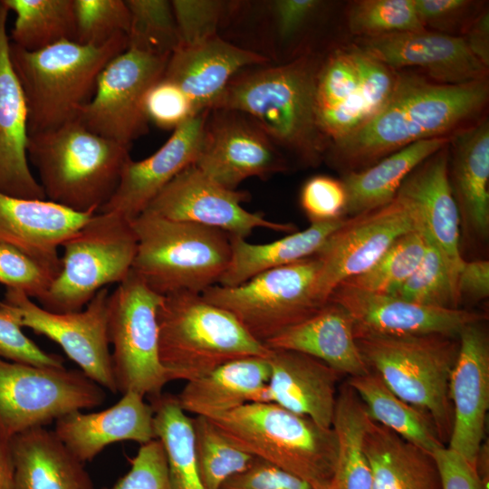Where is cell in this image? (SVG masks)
<instances>
[{
    "instance_id": "cell-1",
    "label": "cell",
    "mask_w": 489,
    "mask_h": 489,
    "mask_svg": "<svg viewBox=\"0 0 489 489\" xmlns=\"http://www.w3.org/2000/svg\"><path fill=\"white\" fill-rule=\"evenodd\" d=\"M489 100L488 79L443 84L398 71L393 93L359 129L330 144L324 160L342 175L362 170L412 143L450 138L477 122Z\"/></svg>"
},
{
    "instance_id": "cell-2",
    "label": "cell",
    "mask_w": 489,
    "mask_h": 489,
    "mask_svg": "<svg viewBox=\"0 0 489 489\" xmlns=\"http://www.w3.org/2000/svg\"><path fill=\"white\" fill-rule=\"evenodd\" d=\"M320 59L303 53L279 65L239 72L211 109L244 113L279 149L289 151L303 166L317 167L329 148L315 109Z\"/></svg>"
},
{
    "instance_id": "cell-3",
    "label": "cell",
    "mask_w": 489,
    "mask_h": 489,
    "mask_svg": "<svg viewBox=\"0 0 489 489\" xmlns=\"http://www.w3.org/2000/svg\"><path fill=\"white\" fill-rule=\"evenodd\" d=\"M127 48L123 34L101 45L66 40L34 52L10 42V61L27 108L28 135L76 120L104 67Z\"/></svg>"
},
{
    "instance_id": "cell-4",
    "label": "cell",
    "mask_w": 489,
    "mask_h": 489,
    "mask_svg": "<svg viewBox=\"0 0 489 489\" xmlns=\"http://www.w3.org/2000/svg\"><path fill=\"white\" fill-rule=\"evenodd\" d=\"M27 157L47 200L79 213H98L115 193L129 147L99 136L77 120L28 135Z\"/></svg>"
},
{
    "instance_id": "cell-5",
    "label": "cell",
    "mask_w": 489,
    "mask_h": 489,
    "mask_svg": "<svg viewBox=\"0 0 489 489\" xmlns=\"http://www.w3.org/2000/svg\"><path fill=\"white\" fill-rule=\"evenodd\" d=\"M209 419L242 450L301 478L312 489L331 487L338 457L332 427L275 403H246Z\"/></svg>"
},
{
    "instance_id": "cell-6",
    "label": "cell",
    "mask_w": 489,
    "mask_h": 489,
    "mask_svg": "<svg viewBox=\"0 0 489 489\" xmlns=\"http://www.w3.org/2000/svg\"><path fill=\"white\" fill-rule=\"evenodd\" d=\"M131 225L137 238L131 270L156 293L202 294L218 284L231 256L227 233L147 211Z\"/></svg>"
},
{
    "instance_id": "cell-7",
    "label": "cell",
    "mask_w": 489,
    "mask_h": 489,
    "mask_svg": "<svg viewBox=\"0 0 489 489\" xmlns=\"http://www.w3.org/2000/svg\"><path fill=\"white\" fill-rule=\"evenodd\" d=\"M157 319L159 359L172 380L187 382L229 361L267 358L271 352L230 312L208 302L202 294L162 296Z\"/></svg>"
},
{
    "instance_id": "cell-8",
    "label": "cell",
    "mask_w": 489,
    "mask_h": 489,
    "mask_svg": "<svg viewBox=\"0 0 489 489\" xmlns=\"http://www.w3.org/2000/svg\"><path fill=\"white\" fill-rule=\"evenodd\" d=\"M354 335L367 368L398 398L427 412L447 446L453 426L449 379L458 355V336Z\"/></svg>"
},
{
    "instance_id": "cell-9",
    "label": "cell",
    "mask_w": 489,
    "mask_h": 489,
    "mask_svg": "<svg viewBox=\"0 0 489 489\" xmlns=\"http://www.w3.org/2000/svg\"><path fill=\"white\" fill-rule=\"evenodd\" d=\"M61 270L41 307L58 313L82 311L106 285L129 274L137 251L131 221L114 213H95L61 245Z\"/></svg>"
},
{
    "instance_id": "cell-10",
    "label": "cell",
    "mask_w": 489,
    "mask_h": 489,
    "mask_svg": "<svg viewBox=\"0 0 489 489\" xmlns=\"http://www.w3.org/2000/svg\"><path fill=\"white\" fill-rule=\"evenodd\" d=\"M162 296L132 270L108 300V337L117 391L149 398L172 381L159 359L157 311Z\"/></svg>"
},
{
    "instance_id": "cell-11",
    "label": "cell",
    "mask_w": 489,
    "mask_h": 489,
    "mask_svg": "<svg viewBox=\"0 0 489 489\" xmlns=\"http://www.w3.org/2000/svg\"><path fill=\"white\" fill-rule=\"evenodd\" d=\"M320 260L313 255L263 272L233 287L216 284L203 298L230 312L256 340L264 344L316 313L313 295Z\"/></svg>"
},
{
    "instance_id": "cell-12",
    "label": "cell",
    "mask_w": 489,
    "mask_h": 489,
    "mask_svg": "<svg viewBox=\"0 0 489 489\" xmlns=\"http://www.w3.org/2000/svg\"><path fill=\"white\" fill-rule=\"evenodd\" d=\"M106 389L81 369L46 368L0 358V431L9 437L101 405Z\"/></svg>"
},
{
    "instance_id": "cell-13",
    "label": "cell",
    "mask_w": 489,
    "mask_h": 489,
    "mask_svg": "<svg viewBox=\"0 0 489 489\" xmlns=\"http://www.w3.org/2000/svg\"><path fill=\"white\" fill-rule=\"evenodd\" d=\"M109 295L108 288H102L82 311L58 313L42 308L21 291L6 288L0 309L22 328L55 341L88 378L117 393L109 349Z\"/></svg>"
},
{
    "instance_id": "cell-14",
    "label": "cell",
    "mask_w": 489,
    "mask_h": 489,
    "mask_svg": "<svg viewBox=\"0 0 489 489\" xmlns=\"http://www.w3.org/2000/svg\"><path fill=\"white\" fill-rule=\"evenodd\" d=\"M169 56L132 48L115 56L99 75L94 94L77 120L99 136L130 147L149 131L144 98L163 77Z\"/></svg>"
},
{
    "instance_id": "cell-15",
    "label": "cell",
    "mask_w": 489,
    "mask_h": 489,
    "mask_svg": "<svg viewBox=\"0 0 489 489\" xmlns=\"http://www.w3.org/2000/svg\"><path fill=\"white\" fill-rule=\"evenodd\" d=\"M413 230L421 231L416 213L398 197L384 206L346 217L315 254L320 260L313 285L316 301L321 305L327 303L340 283L367 271L396 239Z\"/></svg>"
},
{
    "instance_id": "cell-16",
    "label": "cell",
    "mask_w": 489,
    "mask_h": 489,
    "mask_svg": "<svg viewBox=\"0 0 489 489\" xmlns=\"http://www.w3.org/2000/svg\"><path fill=\"white\" fill-rule=\"evenodd\" d=\"M194 165L233 190L249 177L267 178L288 169L280 149L247 115L225 109L209 110Z\"/></svg>"
},
{
    "instance_id": "cell-17",
    "label": "cell",
    "mask_w": 489,
    "mask_h": 489,
    "mask_svg": "<svg viewBox=\"0 0 489 489\" xmlns=\"http://www.w3.org/2000/svg\"><path fill=\"white\" fill-rule=\"evenodd\" d=\"M250 196L245 191L224 187L194 164L177 174L152 199L145 211L160 216L191 222L246 239L255 228L293 233L294 225L273 222L263 214L243 206Z\"/></svg>"
},
{
    "instance_id": "cell-18",
    "label": "cell",
    "mask_w": 489,
    "mask_h": 489,
    "mask_svg": "<svg viewBox=\"0 0 489 489\" xmlns=\"http://www.w3.org/2000/svg\"><path fill=\"white\" fill-rule=\"evenodd\" d=\"M484 321L460 331L458 355L449 379L453 426L446 446L476 470L489 408V338Z\"/></svg>"
},
{
    "instance_id": "cell-19",
    "label": "cell",
    "mask_w": 489,
    "mask_h": 489,
    "mask_svg": "<svg viewBox=\"0 0 489 489\" xmlns=\"http://www.w3.org/2000/svg\"><path fill=\"white\" fill-rule=\"evenodd\" d=\"M351 316L355 333L405 336L440 333L458 336L467 324L483 321L485 315L465 309L424 306L392 294L361 290L340 283L329 300Z\"/></svg>"
},
{
    "instance_id": "cell-20",
    "label": "cell",
    "mask_w": 489,
    "mask_h": 489,
    "mask_svg": "<svg viewBox=\"0 0 489 489\" xmlns=\"http://www.w3.org/2000/svg\"><path fill=\"white\" fill-rule=\"evenodd\" d=\"M357 40V45L388 67L419 68L439 83L461 84L488 76V68L472 54L461 36L425 29Z\"/></svg>"
},
{
    "instance_id": "cell-21",
    "label": "cell",
    "mask_w": 489,
    "mask_h": 489,
    "mask_svg": "<svg viewBox=\"0 0 489 489\" xmlns=\"http://www.w3.org/2000/svg\"><path fill=\"white\" fill-rule=\"evenodd\" d=\"M209 110L190 118L173 130L149 157L126 163L118 187L99 212L114 213L132 221L177 174L195 164Z\"/></svg>"
},
{
    "instance_id": "cell-22",
    "label": "cell",
    "mask_w": 489,
    "mask_h": 489,
    "mask_svg": "<svg viewBox=\"0 0 489 489\" xmlns=\"http://www.w3.org/2000/svg\"><path fill=\"white\" fill-rule=\"evenodd\" d=\"M448 158L447 144L406 177L396 197L415 211L421 231L442 254L456 289L465 260L460 250L459 214L448 181Z\"/></svg>"
},
{
    "instance_id": "cell-23",
    "label": "cell",
    "mask_w": 489,
    "mask_h": 489,
    "mask_svg": "<svg viewBox=\"0 0 489 489\" xmlns=\"http://www.w3.org/2000/svg\"><path fill=\"white\" fill-rule=\"evenodd\" d=\"M93 214L0 192V243L22 251L55 278L61 270L59 247Z\"/></svg>"
},
{
    "instance_id": "cell-24",
    "label": "cell",
    "mask_w": 489,
    "mask_h": 489,
    "mask_svg": "<svg viewBox=\"0 0 489 489\" xmlns=\"http://www.w3.org/2000/svg\"><path fill=\"white\" fill-rule=\"evenodd\" d=\"M8 9L0 1V192L24 199H46L27 157V108L9 57Z\"/></svg>"
},
{
    "instance_id": "cell-25",
    "label": "cell",
    "mask_w": 489,
    "mask_h": 489,
    "mask_svg": "<svg viewBox=\"0 0 489 489\" xmlns=\"http://www.w3.org/2000/svg\"><path fill=\"white\" fill-rule=\"evenodd\" d=\"M268 62L267 56L216 35L193 44H179L168 58L163 78L177 85L200 112L211 109L243 69Z\"/></svg>"
},
{
    "instance_id": "cell-26",
    "label": "cell",
    "mask_w": 489,
    "mask_h": 489,
    "mask_svg": "<svg viewBox=\"0 0 489 489\" xmlns=\"http://www.w3.org/2000/svg\"><path fill=\"white\" fill-rule=\"evenodd\" d=\"M54 422L57 437L83 464L110 444L135 441L142 445L157 438L153 408L134 391L122 394L116 404L102 411H73Z\"/></svg>"
},
{
    "instance_id": "cell-27",
    "label": "cell",
    "mask_w": 489,
    "mask_h": 489,
    "mask_svg": "<svg viewBox=\"0 0 489 489\" xmlns=\"http://www.w3.org/2000/svg\"><path fill=\"white\" fill-rule=\"evenodd\" d=\"M448 181L460 231L472 240L489 235V121L484 117L455 133L448 143Z\"/></svg>"
},
{
    "instance_id": "cell-28",
    "label": "cell",
    "mask_w": 489,
    "mask_h": 489,
    "mask_svg": "<svg viewBox=\"0 0 489 489\" xmlns=\"http://www.w3.org/2000/svg\"><path fill=\"white\" fill-rule=\"evenodd\" d=\"M267 360L270 402L331 427L337 383L342 374L316 358L292 350H271Z\"/></svg>"
},
{
    "instance_id": "cell-29",
    "label": "cell",
    "mask_w": 489,
    "mask_h": 489,
    "mask_svg": "<svg viewBox=\"0 0 489 489\" xmlns=\"http://www.w3.org/2000/svg\"><path fill=\"white\" fill-rule=\"evenodd\" d=\"M270 375L267 358L237 359L187 381L176 397L186 413L210 418L246 403H271L267 388Z\"/></svg>"
},
{
    "instance_id": "cell-30",
    "label": "cell",
    "mask_w": 489,
    "mask_h": 489,
    "mask_svg": "<svg viewBox=\"0 0 489 489\" xmlns=\"http://www.w3.org/2000/svg\"><path fill=\"white\" fill-rule=\"evenodd\" d=\"M264 345L271 350L307 354L342 375L354 377L369 371L356 343L351 316L341 305L331 301Z\"/></svg>"
},
{
    "instance_id": "cell-31",
    "label": "cell",
    "mask_w": 489,
    "mask_h": 489,
    "mask_svg": "<svg viewBox=\"0 0 489 489\" xmlns=\"http://www.w3.org/2000/svg\"><path fill=\"white\" fill-rule=\"evenodd\" d=\"M315 109L318 126L329 146L368 120L360 91L354 43L334 48L320 59Z\"/></svg>"
},
{
    "instance_id": "cell-32",
    "label": "cell",
    "mask_w": 489,
    "mask_h": 489,
    "mask_svg": "<svg viewBox=\"0 0 489 489\" xmlns=\"http://www.w3.org/2000/svg\"><path fill=\"white\" fill-rule=\"evenodd\" d=\"M14 463L13 489H95L84 467L44 427L11 438Z\"/></svg>"
},
{
    "instance_id": "cell-33",
    "label": "cell",
    "mask_w": 489,
    "mask_h": 489,
    "mask_svg": "<svg viewBox=\"0 0 489 489\" xmlns=\"http://www.w3.org/2000/svg\"><path fill=\"white\" fill-rule=\"evenodd\" d=\"M363 446L370 467L372 489H442L433 454L370 417Z\"/></svg>"
},
{
    "instance_id": "cell-34",
    "label": "cell",
    "mask_w": 489,
    "mask_h": 489,
    "mask_svg": "<svg viewBox=\"0 0 489 489\" xmlns=\"http://www.w3.org/2000/svg\"><path fill=\"white\" fill-rule=\"evenodd\" d=\"M450 138L412 143L369 168L342 175L341 181L347 193L345 216H354L392 201L406 177L447 145Z\"/></svg>"
},
{
    "instance_id": "cell-35",
    "label": "cell",
    "mask_w": 489,
    "mask_h": 489,
    "mask_svg": "<svg viewBox=\"0 0 489 489\" xmlns=\"http://www.w3.org/2000/svg\"><path fill=\"white\" fill-rule=\"evenodd\" d=\"M345 219L311 224L304 230L266 244H251L246 239L230 235V261L218 285L237 286L263 272L315 255Z\"/></svg>"
},
{
    "instance_id": "cell-36",
    "label": "cell",
    "mask_w": 489,
    "mask_h": 489,
    "mask_svg": "<svg viewBox=\"0 0 489 489\" xmlns=\"http://www.w3.org/2000/svg\"><path fill=\"white\" fill-rule=\"evenodd\" d=\"M347 383L375 422L431 453L445 446L432 417L398 398L377 373L369 369L364 374L350 377Z\"/></svg>"
},
{
    "instance_id": "cell-37",
    "label": "cell",
    "mask_w": 489,
    "mask_h": 489,
    "mask_svg": "<svg viewBox=\"0 0 489 489\" xmlns=\"http://www.w3.org/2000/svg\"><path fill=\"white\" fill-rule=\"evenodd\" d=\"M369 416L348 385L337 395L331 427L338 443L337 466L331 485L336 489H372L371 472L363 446Z\"/></svg>"
},
{
    "instance_id": "cell-38",
    "label": "cell",
    "mask_w": 489,
    "mask_h": 489,
    "mask_svg": "<svg viewBox=\"0 0 489 489\" xmlns=\"http://www.w3.org/2000/svg\"><path fill=\"white\" fill-rule=\"evenodd\" d=\"M156 436L163 444L172 489H205L197 466L192 418L177 397L162 393L149 398Z\"/></svg>"
},
{
    "instance_id": "cell-39",
    "label": "cell",
    "mask_w": 489,
    "mask_h": 489,
    "mask_svg": "<svg viewBox=\"0 0 489 489\" xmlns=\"http://www.w3.org/2000/svg\"><path fill=\"white\" fill-rule=\"evenodd\" d=\"M15 14L9 34L25 51L43 49L62 41H75L73 0H2Z\"/></svg>"
},
{
    "instance_id": "cell-40",
    "label": "cell",
    "mask_w": 489,
    "mask_h": 489,
    "mask_svg": "<svg viewBox=\"0 0 489 489\" xmlns=\"http://www.w3.org/2000/svg\"><path fill=\"white\" fill-rule=\"evenodd\" d=\"M192 430L197 466L205 489H219L255 458L232 443L206 417H193Z\"/></svg>"
},
{
    "instance_id": "cell-41",
    "label": "cell",
    "mask_w": 489,
    "mask_h": 489,
    "mask_svg": "<svg viewBox=\"0 0 489 489\" xmlns=\"http://www.w3.org/2000/svg\"><path fill=\"white\" fill-rule=\"evenodd\" d=\"M427 244V239L420 230L406 233L370 268L342 283L369 292L393 294L417 269Z\"/></svg>"
},
{
    "instance_id": "cell-42",
    "label": "cell",
    "mask_w": 489,
    "mask_h": 489,
    "mask_svg": "<svg viewBox=\"0 0 489 489\" xmlns=\"http://www.w3.org/2000/svg\"><path fill=\"white\" fill-rule=\"evenodd\" d=\"M130 24L128 48L170 55L180 44L171 1L127 0Z\"/></svg>"
},
{
    "instance_id": "cell-43",
    "label": "cell",
    "mask_w": 489,
    "mask_h": 489,
    "mask_svg": "<svg viewBox=\"0 0 489 489\" xmlns=\"http://www.w3.org/2000/svg\"><path fill=\"white\" fill-rule=\"evenodd\" d=\"M346 20L350 33L357 39L425 30L414 0L353 1L349 5Z\"/></svg>"
},
{
    "instance_id": "cell-44",
    "label": "cell",
    "mask_w": 489,
    "mask_h": 489,
    "mask_svg": "<svg viewBox=\"0 0 489 489\" xmlns=\"http://www.w3.org/2000/svg\"><path fill=\"white\" fill-rule=\"evenodd\" d=\"M392 295L424 306L459 308L456 289L447 265L428 239L420 264Z\"/></svg>"
},
{
    "instance_id": "cell-45",
    "label": "cell",
    "mask_w": 489,
    "mask_h": 489,
    "mask_svg": "<svg viewBox=\"0 0 489 489\" xmlns=\"http://www.w3.org/2000/svg\"><path fill=\"white\" fill-rule=\"evenodd\" d=\"M75 42L101 45L112 37L128 34L130 13L123 0H73Z\"/></svg>"
},
{
    "instance_id": "cell-46",
    "label": "cell",
    "mask_w": 489,
    "mask_h": 489,
    "mask_svg": "<svg viewBox=\"0 0 489 489\" xmlns=\"http://www.w3.org/2000/svg\"><path fill=\"white\" fill-rule=\"evenodd\" d=\"M172 9L180 44H193L218 35L230 4L217 0H173Z\"/></svg>"
},
{
    "instance_id": "cell-47",
    "label": "cell",
    "mask_w": 489,
    "mask_h": 489,
    "mask_svg": "<svg viewBox=\"0 0 489 489\" xmlns=\"http://www.w3.org/2000/svg\"><path fill=\"white\" fill-rule=\"evenodd\" d=\"M320 0H275L268 3L273 36L280 49H289L326 11Z\"/></svg>"
},
{
    "instance_id": "cell-48",
    "label": "cell",
    "mask_w": 489,
    "mask_h": 489,
    "mask_svg": "<svg viewBox=\"0 0 489 489\" xmlns=\"http://www.w3.org/2000/svg\"><path fill=\"white\" fill-rule=\"evenodd\" d=\"M54 276L22 251L0 243V283L23 292L37 301L51 286Z\"/></svg>"
},
{
    "instance_id": "cell-49",
    "label": "cell",
    "mask_w": 489,
    "mask_h": 489,
    "mask_svg": "<svg viewBox=\"0 0 489 489\" xmlns=\"http://www.w3.org/2000/svg\"><path fill=\"white\" fill-rule=\"evenodd\" d=\"M472 0H414L420 23L426 30L463 37L484 4Z\"/></svg>"
},
{
    "instance_id": "cell-50",
    "label": "cell",
    "mask_w": 489,
    "mask_h": 489,
    "mask_svg": "<svg viewBox=\"0 0 489 489\" xmlns=\"http://www.w3.org/2000/svg\"><path fill=\"white\" fill-rule=\"evenodd\" d=\"M143 106L149 122L163 129L174 130L199 113L189 97L163 77L149 88Z\"/></svg>"
},
{
    "instance_id": "cell-51",
    "label": "cell",
    "mask_w": 489,
    "mask_h": 489,
    "mask_svg": "<svg viewBox=\"0 0 489 489\" xmlns=\"http://www.w3.org/2000/svg\"><path fill=\"white\" fill-rule=\"evenodd\" d=\"M300 203L311 224L346 217L347 193L341 179L326 175L312 177L302 187Z\"/></svg>"
},
{
    "instance_id": "cell-52",
    "label": "cell",
    "mask_w": 489,
    "mask_h": 489,
    "mask_svg": "<svg viewBox=\"0 0 489 489\" xmlns=\"http://www.w3.org/2000/svg\"><path fill=\"white\" fill-rule=\"evenodd\" d=\"M103 489H172L168 460L158 438L140 445L130 469L111 487Z\"/></svg>"
},
{
    "instance_id": "cell-53",
    "label": "cell",
    "mask_w": 489,
    "mask_h": 489,
    "mask_svg": "<svg viewBox=\"0 0 489 489\" xmlns=\"http://www.w3.org/2000/svg\"><path fill=\"white\" fill-rule=\"evenodd\" d=\"M354 46L360 91L369 120L391 97L398 79V71L379 62L356 43Z\"/></svg>"
},
{
    "instance_id": "cell-54",
    "label": "cell",
    "mask_w": 489,
    "mask_h": 489,
    "mask_svg": "<svg viewBox=\"0 0 489 489\" xmlns=\"http://www.w3.org/2000/svg\"><path fill=\"white\" fill-rule=\"evenodd\" d=\"M0 358L38 367H64L63 359L61 356L43 350L2 309H0Z\"/></svg>"
},
{
    "instance_id": "cell-55",
    "label": "cell",
    "mask_w": 489,
    "mask_h": 489,
    "mask_svg": "<svg viewBox=\"0 0 489 489\" xmlns=\"http://www.w3.org/2000/svg\"><path fill=\"white\" fill-rule=\"evenodd\" d=\"M219 489H312L301 478L255 457L243 472L225 481Z\"/></svg>"
},
{
    "instance_id": "cell-56",
    "label": "cell",
    "mask_w": 489,
    "mask_h": 489,
    "mask_svg": "<svg viewBox=\"0 0 489 489\" xmlns=\"http://www.w3.org/2000/svg\"><path fill=\"white\" fill-rule=\"evenodd\" d=\"M442 489H485L478 472L461 455L446 446L432 452Z\"/></svg>"
},
{
    "instance_id": "cell-57",
    "label": "cell",
    "mask_w": 489,
    "mask_h": 489,
    "mask_svg": "<svg viewBox=\"0 0 489 489\" xmlns=\"http://www.w3.org/2000/svg\"><path fill=\"white\" fill-rule=\"evenodd\" d=\"M459 302L465 298L478 302L489 295V261L476 259L464 262L456 280Z\"/></svg>"
},
{
    "instance_id": "cell-58",
    "label": "cell",
    "mask_w": 489,
    "mask_h": 489,
    "mask_svg": "<svg viewBox=\"0 0 489 489\" xmlns=\"http://www.w3.org/2000/svg\"><path fill=\"white\" fill-rule=\"evenodd\" d=\"M463 38L472 54L489 68V11L485 5L468 25Z\"/></svg>"
},
{
    "instance_id": "cell-59",
    "label": "cell",
    "mask_w": 489,
    "mask_h": 489,
    "mask_svg": "<svg viewBox=\"0 0 489 489\" xmlns=\"http://www.w3.org/2000/svg\"><path fill=\"white\" fill-rule=\"evenodd\" d=\"M14 463L11 437L0 431V489H13Z\"/></svg>"
},
{
    "instance_id": "cell-60",
    "label": "cell",
    "mask_w": 489,
    "mask_h": 489,
    "mask_svg": "<svg viewBox=\"0 0 489 489\" xmlns=\"http://www.w3.org/2000/svg\"><path fill=\"white\" fill-rule=\"evenodd\" d=\"M329 489H336V488H334L333 486L331 485V487Z\"/></svg>"
}]
</instances>
